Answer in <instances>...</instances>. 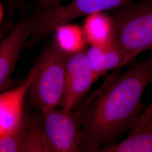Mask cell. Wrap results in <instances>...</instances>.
<instances>
[{"label":"cell","instance_id":"12","mask_svg":"<svg viewBox=\"0 0 152 152\" xmlns=\"http://www.w3.org/2000/svg\"><path fill=\"white\" fill-rule=\"evenodd\" d=\"M54 44L68 55L85 50L87 43L83 28L70 23L60 25L54 31Z\"/></svg>","mask_w":152,"mask_h":152},{"label":"cell","instance_id":"11","mask_svg":"<svg viewBox=\"0 0 152 152\" xmlns=\"http://www.w3.org/2000/svg\"><path fill=\"white\" fill-rule=\"evenodd\" d=\"M82 28L87 43L91 46H105L115 34L112 16L104 11L87 15Z\"/></svg>","mask_w":152,"mask_h":152},{"label":"cell","instance_id":"5","mask_svg":"<svg viewBox=\"0 0 152 152\" xmlns=\"http://www.w3.org/2000/svg\"><path fill=\"white\" fill-rule=\"evenodd\" d=\"M97 79L89 64L85 50L69 55L66 67L65 90L61 103L62 109L73 111Z\"/></svg>","mask_w":152,"mask_h":152},{"label":"cell","instance_id":"15","mask_svg":"<svg viewBox=\"0 0 152 152\" xmlns=\"http://www.w3.org/2000/svg\"><path fill=\"white\" fill-rule=\"evenodd\" d=\"M4 6L2 5V4L0 0V28L2 27V23H3V20L4 18Z\"/></svg>","mask_w":152,"mask_h":152},{"label":"cell","instance_id":"1","mask_svg":"<svg viewBox=\"0 0 152 152\" xmlns=\"http://www.w3.org/2000/svg\"><path fill=\"white\" fill-rule=\"evenodd\" d=\"M105 82L98 96L78 109L81 152L112 145L130 130L139 116L144 92L152 82V52Z\"/></svg>","mask_w":152,"mask_h":152},{"label":"cell","instance_id":"8","mask_svg":"<svg viewBox=\"0 0 152 152\" xmlns=\"http://www.w3.org/2000/svg\"><path fill=\"white\" fill-rule=\"evenodd\" d=\"M33 68L17 87L0 92V138L14 130L22 121L23 104L34 77Z\"/></svg>","mask_w":152,"mask_h":152},{"label":"cell","instance_id":"4","mask_svg":"<svg viewBox=\"0 0 152 152\" xmlns=\"http://www.w3.org/2000/svg\"><path fill=\"white\" fill-rule=\"evenodd\" d=\"M41 120L44 152H81L79 110L51 109L42 112Z\"/></svg>","mask_w":152,"mask_h":152},{"label":"cell","instance_id":"10","mask_svg":"<svg viewBox=\"0 0 152 152\" xmlns=\"http://www.w3.org/2000/svg\"><path fill=\"white\" fill-rule=\"evenodd\" d=\"M86 54L89 64L97 78L108 71L126 64L125 53L116 34L105 46H91L86 51Z\"/></svg>","mask_w":152,"mask_h":152},{"label":"cell","instance_id":"9","mask_svg":"<svg viewBox=\"0 0 152 152\" xmlns=\"http://www.w3.org/2000/svg\"><path fill=\"white\" fill-rule=\"evenodd\" d=\"M124 139L99 152H152V101L142 114L139 115Z\"/></svg>","mask_w":152,"mask_h":152},{"label":"cell","instance_id":"7","mask_svg":"<svg viewBox=\"0 0 152 152\" xmlns=\"http://www.w3.org/2000/svg\"><path fill=\"white\" fill-rule=\"evenodd\" d=\"M44 152L41 120L25 115L14 130L0 138V152Z\"/></svg>","mask_w":152,"mask_h":152},{"label":"cell","instance_id":"6","mask_svg":"<svg viewBox=\"0 0 152 152\" xmlns=\"http://www.w3.org/2000/svg\"><path fill=\"white\" fill-rule=\"evenodd\" d=\"M30 20L23 17L0 41V92L8 85L22 49L31 35Z\"/></svg>","mask_w":152,"mask_h":152},{"label":"cell","instance_id":"2","mask_svg":"<svg viewBox=\"0 0 152 152\" xmlns=\"http://www.w3.org/2000/svg\"><path fill=\"white\" fill-rule=\"evenodd\" d=\"M69 56L54 42L44 50L33 66L34 74L27 94L41 112L56 108L61 103Z\"/></svg>","mask_w":152,"mask_h":152},{"label":"cell","instance_id":"13","mask_svg":"<svg viewBox=\"0 0 152 152\" xmlns=\"http://www.w3.org/2000/svg\"><path fill=\"white\" fill-rule=\"evenodd\" d=\"M59 1L60 0H38L40 5L45 9L59 5Z\"/></svg>","mask_w":152,"mask_h":152},{"label":"cell","instance_id":"14","mask_svg":"<svg viewBox=\"0 0 152 152\" xmlns=\"http://www.w3.org/2000/svg\"><path fill=\"white\" fill-rule=\"evenodd\" d=\"M12 27V25L9 23H6L2 26L0 28V41L10 31Z\"/></svg>","mask_w":152,"mask_h":152},{"label":"cell","instance_id":"3","mask_svg":"<svg viewBox=\"0 0 152 152\" xmlns=\"http://www.w3.org/2000/svg\"><path fill=\"white\" fill-rule=\"evenodd\" d=\"M112 10L116 36L127 64L152 49V0H134Z\"/></svg>","mask_w":152,"mask_h":152}]
</instances>
